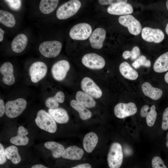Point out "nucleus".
<instances>
[{"mask_svg": "<svg viewBox=\"0 0 168 168\" xmlns=\"http://www.w3.org/2000/svg\"><path fill=\"white\" fill-rule=\"evenodd\" d=\"M35 122L37 125L42 130L51 133L56 131L57 126L55 121L44 110L41 109L37 112Z\"/></svg>", "mask_w": 168, "mask_h": 168, "instance_id": "f257e3e1", "label": "nucleus"}, {"mask_svg": "<svg viewBox=\"0 0 168 168\" xmlns=\"http://www.w3.org/2000/svg\"><path fill=\"white\" fill-rule=\"evenodd\" d=\"M123 159V154L121 145L118 142H113L111 145L108 154L107 160L110 168H119Z\"/></svg>", "mask_w": 168, "mask_h": 168, "instance_id": "f03ea898", "label": "nucleus"}, {"mask_svg": "<svg viewBox=\"0 0 168 168\" xmlns=\"http://www.w3.org/2000/svg\"><path fill=\"white\" fill-rule=\"evenodd\" d=\"M81 6V3L79 0L69 1L58 8L56 11V16L60 20L70 18L77 13Z\"/></svg>", "mask_w": 168, "mask_h": 168, "instance_id": "7ed1b4c3", "label": "nucleus"}, {"mask_svg": "<svg viewBox=\"0 0 168 168\" xmlns=\"http://www.w3.org/2000/svg\"><path fill=\"white\" fill-rule=\"evenodd\" d=\"M26 105V101L23 98L8 101L5 104L6 115L10 118H16L22 113Z\"/></svg>", "mask_w": 168, "mask_h": 168, "instance_id": "20e7f679", "label": "nucleus"}, {"mask_svg": "<svg viewBox=\"0 0 168 168\" xmlns=\"http://www.w3.org/2000/svg\"><path fill=\"white\" fill-rule=\"evenodd\" d=\"M62 47V44L56 40L46 41L39 45L40 52L44 57L47 58H54L60 53Z\"/></svg>", "mask_w": 168, "mask_h": 168, "instance_id": "39448f33", "label": "nucleus"}, {"mask_svg": "<svg viewBox=\"0 0 168 168\" xmlns=\"http://www.w3.org/2000/svg\"><path fill=\"white\" fill-rule=\"evenodd\" d=\"M91 26L88 23H82L73 26L69 32V35L72 39L84 40L90 36L92 32Z\"/></svg>", "mask_w": 168, "mask_h": 168, "instance_id": "423d86ee", "label": "nucleus"}, {"mask_svg": "<svg viewBox=\"0 0 168 168\" xmlns=\"http://www.w3.org/2000/svg\"><path fill=\"white\" fill-rule=\"evenodd\" d=\"M118 21L122 26L127 27L131 34L137 35L139 34L142 26L140 22L131 15L122 16L119 17Z\"/></svg>", "mask_w": 168, "mask_h": 168, "instance_id": "0eeeda50", "label": "nucleus"}, {"mask_svg": "<svg viewBox=\"0 0 168 168\" xmlns=\"http://www.w3.org/2000/svg\"><path fill=\"white\" fill-rule=\"evenodd\" d=\"M47 67L45 63L41 61L33 63L29 69V74L31 81L36 83L43 79L46 75Z\"/></svg>", "mask_w": 168, "mask_h": 168, "instance_id": "6e6552de", "label": "nucleus"}, {"mask_svg": "<svg viewBox=\"0 0 168 168\" xmlns=\"http://www.w3.org/2000/svg\"><path fill=\"white\" fill-rule=\"evenodd\" d=\"M82 62L86 67L93 69H99L103 68L105 65L104 58L98 54L88 53L83 57Z\"/></svg>", "mask_w": 168, "mask_h": 168, "instance_id": "1a4fd4ad", "label": "nucleus"}, {"mask_svg": "<svg viewBox=\"0 0 168 168\" xmlns=\"http://www.w3.org/2000/svg\"><path fill=\"white\" fill-rule=\"evenodd\" d=\"M137 109L135 104L133 102L118 104L114 108V112L118 118L123 119L136 113Z\"/></svg>", "mask_w": 168, "mask_h": 168, "instance_id": "9d476101", "label": "nucleus"}, {"mask_svg": "<svg viewBox=\"0 0 168 168\" xmlns=\"http://www.w3.org/2000/svg\"><path fill=\"white\" fill-rule=\"evenodd\" d=\"M81 88L85 93L96 98L100 97L102 92L100 88L91 78L86 77L81 82Z\"/></svg>", "mask_w": 168, "mask_h": 168, "instance_id": "9b49d317", "label": "nucleus"}, {"mask_svg": "<svg viewBox=\"0 0 168 168\" xmlns=\"http://www.w3.org/2000/svg\"><path fill=\"white\" fill-rule=\"evenodd\" d=\"M70 68L69 62L64 60L55 63L52 66L51 72L53 78L58 81H62L65 78Z\"/></svg>", "mask_w": 168, "mask_h": 168, "instance_id": "f8f14e48", "label": "nucleus"}, {"mask_svg": "<svg viewBox=\"0 0 168 168\" xmlns=\"http://www.w3.org/2000/svg\"><path fill=\"white\" fill-rule=\"evenodd\" d=\"M141 35L144 40L157 43L161 42L165 37L163 32L160 29L147 27L142 29Z\"/></svg>", "mask_w": 168, "mask_h": 168, "instance_id": "ddd939ff", "label": "nucleus"}, {"mask_svg": "<svg viewBox=\"0 0 168 168\" xmlns=\"http://www.w3.org/2000/svg\"><path fill=\"white\" fill-rule=\"evenodd\" d=\"M0 72L3 76L2 80L4 84L11 86L15 83V79L12 63L8 62L4 63L0 67Z\"/></svg>", "mask_w": 168, "mask_h": 168, "instance_id": "4468645a", "label": "nucleus"}, {"mask_svg": "<svg viewBox=\"0 0 168 168\" xmlns=\"http://www.w3.org/2000/svg\"><path fill=\"white\" fill-rule=\"evenodd\" d=\"M106 36V31L104 29L98 28L95 29L89 37L91 47L93 49H100L103 46Z\"/></svg>", "mask_w": 168, "mask_h": 168, "instance_id": "2eb2a0df", "label": "nucleus"}, {"mask_svg": "<svg viewBox=\"0 0 168 168\" xmlns=\"http://www.w3.org/2000/svg\"><path fill=\"white\" fill-rule=\"evenodd\" d=\"M107 11L110 14L126 15L132 13L133 9L130 4L126 3L110 5Z\"/></svg>", "mask_w": 168, "mask_h": 168, "instance_id": "dca6fc26", "label": "nucleus"}, {"mask_svg": "<svg viewBox=\"0 0 168 168\" xmlns=\"http://www.w3.org/2000/svg\"><path fill=\"white\" fill-rule=\"evenodd\" d=\"M156 107L152 105L150 108L147 105L143 106L140 110V115L142 117H146L147 125L152 127L154 125L157 117V114L155 110Z\"/></svg>", "mask_w": 168, "mask_h": 168, "instance_id": "f3484780", "label": "nucleus"}, {"mask_svg": "<svg viewBox=\"0 0 168 168\" xmlns=\"http://www.w3.org/2000/svg\"><path fill=\"white\" fill-rule=\"evenodd\" d=\"M84 154L83 150L75 146H70L65 149L62 156L64 159L76 160L82 159Z\"/></svg>", "mask_w": 168, "mask_h": 168, "instance_id": "a211bd4d", "label": "nucleus"}, {"mask_svg": "<svg viewBox=\"0 0 168 168\" xmlns=\"http://www.w3.org/2000/svg\"><path fill=\"white\" fill-rule=\"evenodd\" d=\"M142 90L146 96L154 100L159 99L162 95L163 92L161 89L153 87L147 82H145L142 84Z\"/></svg>", "mask_w": 168, "mask_h": 168, "instance_id": "6ab92c4d", "label": "nucleus"}, {"mask_svg": "<svg viewBox=\"0 0 168 168\" xmlns=\"http://www.w3.org/2000/svg\"><path fill=\"white\" fill-rule=\"evenodd\" d=\"M48 111L55 122L58 123H66L69 120L68 114L67 111L63 108L58 107L54 109H49Z\"/></svg>", "mask_w": 168, "mask_h": 168, "instance_id": "aec40b11", "label": "nucleus"}, {"mask_svg": "<svg viewBox=\"0 0 168 168\" xmlns=\"http://www.w3.org/2000/svg\"><path fill=\"white\" fill-rule=\"evenodd\" d=\"M28 42V38L25 34H20L13 39L11 43L13 51L17 53L22 52L26 48Z\"/></svg>", "mask_w": 168, "mask_h": 168, "instance_id": "412c9836", "label": "nucleus"}, {"mask_svg": "<svg viewBox=\"0 0 168 168\" xmlns=\"http://www.w3.org/2000/svg\"><path fill=\"white\" fill-rule=\"evenodd\" d=\"M98 141V138L95 133L91 132L86 134L83 140V146L85 151L91 153L95 148Z\"/></svg>", "mask_w": 168, "mask_h": 168, "instance_id": "4be33fe9", "label": "nucleus"}, {"mask_svg": "<svg viewBox=\"0 0 168 168\" xmlns=\"http://www.w3.org/2000/svg\"><path fill=\"white\" fill-rule=\"evenodd\" d=\"M28 134L27 130L22 126H20L17 132V135L12 138L10 142L16 145L24 146L27 144L28 138L26 136Z\"/></svg>", "mask_w": 168, "mask_h": 168, "instance_id": "5701e85b", "label": "nucleus"}, {"mask_svg": "<svg viewBox=\"0 0 168 168\" xmlns=\"http://www.w3.org/2000/svg\"><path fill=\"white\" fill-rule=\"evenodd\" d=\"M70 104L73 109L78 112L79 117L82 119L86 120L91 117L92 115L91 112L77 100H72Z\"/></svg>", "mask_w": 168, "mask_h": 168, "instance_id": "b1692460", "label": "nucleus"}, {"mask_svg": "<svg viewBox=\"0 0 168 168\" xmlns=\"http://www.w3.org/2000/svg\"><path fill=\"white\" fill-rule=\"evenodd\" d=\"M119 71L125 78L131 80H135L138 77L137 72L127 62L121 63L119 66Z\"/></svg>", "mask_w": 168, "mask_h": 168, "instance_id": "393cba45", "label": "nucleus"}, {"mask_svg": "<svg viewBox=\"0 0 168 168\" xmlns=\"http://www.w3.org/2000/svg\"><path fill=\"white\" fill-rule=\"evenodd\" d=\"M153 68L155 72L158 73L168 70V52L162 54L156 59Z\"/></svg>", "mask_w": 168, "mask_h": 168, "instance_id": "a878e982", "label": "nucleus"}, {"mask_svg": "<svg viewBox=\"0 0 168 168\" xmlns=\"http://www.w3.org/2000/svg\"><path fill=\"white\" fill-rule=\"evenodd\" d=\"M76 99L78 102L88 108L94 107L96 104L92 97L84 92L77 91L76 94Z\"/></svg>", "mask_w": 168, "mask_h": 168, "instance_id": "bb28decb", "label": "nucleus"}, {"mask_svg": "<svg viewBox=\"0 0 168 168\" xmlns=\"http://www.w3.org/2000/svg\"><path fill=\"white\" fill-rule=\"evenodd\" d=\"M44 146L51 151L53 157L55 158L62 156L65 150L63 145L54 141L46 142L44 144Z\"/></svg>", "mask_w": 168, "mask_h": 168, "instance_id": "cd10ccee", "label": "nucleus"}, {"mask_svg": "<svg viewBox=\"0 0 168 168\" xmlns=\"http://www.w3.org/2000/svg\"><path fill=\"white\" fill-rule=\"evenodd\" d=\"M58 2V0H41L39 4V9L44 14H49L56 9Z\"/></svg>", "mask_w": 168, "mask_h": 168, "instance_id": "c85d7f7f", "label": "nucleus"}, {"mask_svg": "<svg viewBox=\"0 0 168 168\" xmlns=\"http://www.w3.org/2000/svg\"><path fill=\"white\" fill-rule=\"evenodd\" d=\"M7 158L10 160L14 164L18 163L21 161V157L17 147L12 145L7 147L5 150Z\"/></svg>", "mask_w": 168, "mask_h": 168, "instance_id": "c756f323", "label": "nucleus"}, {"mask_svg": "<svg viewBox=\"0 0 168 168\" xmlns=\"http://www.w3.org/2000/svg\"><path fill=\"white\" fill-rule=\"evenodd\" d=\"M0 22L7 27H12L15 24L16 20L11 13L7 11L0 10Z\"/></svg>", "mask_w": 168, "mask_h": 168, "instance_id": "7c9ffc66", "label": "nucleus"}, {"mask_svg": "<svg viewBox=\"0 0 168 168\" xmlns=\"http://www.w3.org/2000/svg\"><path fill=\"white\" fill-rule=\"evenodd\" d=\"M151 65L150 61L147 59L146 57L143 55L139 56L132 64V65L135 68H138L141 66L149 67Z\"/></svg>", "mask_w": 168, "mask_h": 168, "instance_id": "2f4dec72", "label": "nucleus"}, {"mask_svg": "<svg viewBox=\"0 0 168 168\" xmlns=\"http://www.w3.org/2000/svg\"><path fill=\"white\" fill-rule=\"evenodd\" d=\"M46 106L50 109H54L58 107L59 104L57 99L54 96L48 98L45 100Z\"/></svg>", "mask_w": 168, "mask_h": 168, "instance_id": "473e14b6", "label": "nucleus"}, {"mask_svg": "<svg viewBox=\"0 0 168 168\" xmlns=\"http://www.w3.org/2000/svg\"><path fill=\"white\" fill-rule=\"evenodd\" d=\"M152 165V168H167L161 159L158 156L153 158Z\"/></svg>", "mask_w": 168, "mask_h": 168, "instance_id": "72a5a7b5", "label": "nucleus"}, {"mask_svg": "<svg viewBox=\"0 0 168 168\" xmlns=\"http://www.w3.org/2000/svg\"><path fill=\"white\" fill-rule=\"evenodd\" d=\"M8 5L9 7L14 10H18L21 6V1L20 0H4Z\"/></svg>", "mask_w": 168, "mask_h": 168, "instance_id": "f704fd0d", "label": "nucleus"}, {"mask_svg": "<svg viewBox=\"0 0 168 168\" xmlns=\"http://www.w3.org/2000/svg\"><path fill=\"white\" fill-rule=\"evenodd\" d=\"M127 1V0H99L98 1L99 4L103 5L126 3Z\"/></svg>", "mask_w": 168, "mask_h": 168, "instance_id": "c9c22d12", "label": "nucleus"}, {"mask_svg": "<svg viewBox=\"0 0 168 168\" xmlns=\"http://www.w3.org/2000/svg\"><path fill=\"white\" fill-rule=\"evenodd\" d=\"M161 128L164 130L168 129V107L165 109L163 114Z\"/></svg>", "mask_w": 168, "mask_h": 168, "instance_id": "e433bc0d", "label": "nucleus"}, {"mask_svg": "<svg viewBox=\"0 0 168 168\" xmlns=\"http://www.w3.org/2000/svg\"><path fill=\"white\" fill-rule=\"evenodd\" d=\"M140 51L139 48L137 46L134 47L130 51V58L132 60L136 59L139 56Z\"/></svg>", "mask_w": 168, "mask_h": 168, "instance_id": "4c0bfd02", "label": "nucleus"}, {"mask_svg": "<svg viewBox=\"0 0 168 168\" xmlns=\"http://www.w3.org/2000/svg\"><path fill=\"white\" fill-rule=\"evenodd\" d=\"M5 150L2 145L0 144V164H4L7 161Z\"/></svg>", "mask_w": 168, "mask_h": 168, "instance_id": "58836bf2", "label": "nucleus"}, {"mask_svg": "<svg viewBox=\"0 0 168 168\" xmlns=\"http://www.w3.org/2000/svg\"><path fill=\"white\" fill-rule=\"evenodd\" d=\"M54 96L59 103H63L64 101L65 95L64 93L62 91H58Z\"/></svg>", "mask_w": 168, "mask_h": 168, "instance_id": "ea45409f", "label": "nucleus"}, {"mask_svg": "<svg viewBox=\"0 0 168 168\" xmlns=\"http://www.w3.org/2000/svg\"><path fill=\"white\" fill-rule=\"evenodd\" d=\"M5 113V104L3 100L0 99V116L2 117Z\"/></svg>", "mask_w": 168, "mask_h": 168, "instance_id": "a19ab883", "label": "nucleus"}, {"mask_svg": "<svg viewBox=\"0 0 168 168\" xmlns=\"http://www.w3.org/2000/svg\"><path fill=\"white\" fill-rule=\"evenodd\" d=\"M71 168H92L91 165L88 163H83L78 165Z\"/></svg>", "mask_w": 168, "mask_h": 168, "instance_id": "79ce46f5", "label": "nucleus"}, {"mask_svg": "<svg viewBox=\"0 0 168 168\" xmlns=\"http://www.w3.org/2000/svg\"><path fill=\"white\" fill-rule=\"evenodd\" d=\"M122 57L125 59H127L130 57V51L126 50L123 52Z\"/></svg>", "mask_w": 168, "mask_h": 168, "instance_id": "37998d69", "label": "nucleus"}, {"mask_svg": "<svg viewBox=\"0 0 168 168\" xmlns=\"http://www.w3.org/2000/svg\"><path fill=\"white\" fill-rule=\"evenodd\" d=\"M31 168H49L41 164L35 165L32 166Z\"/></svg>", "mask_w": 168, "mask_h": 168, "instance_id": "c03bdc74", "label": "nucleus"}, {"mask_svg": "<svg viewBox=\"0 0 168 168\" xmlns=\"http://www.w3.org/2000/svg\"><path fill=\"white\" fill-rule=\"evenodd\" d=\"M4 33V31L1 28H0V42L2 41L3 40Z\"/></svg>", "mask_w": 168, "mask_h": 168, "instance_id": "a18cd8bd", "label": "nucleus"}, {"mask_svg": "<svg viewBox=\"0 0 168 168\" xmlns=\"http://www.w3.org/2000/svg\"><path fill=\"white\" fill-rule=\"evenodd\" d=\"M165 81L168 84V72L164 76Z\"/></svg>", "mask_w": 168, "mask_h": 168, "instance_id": "49530a36", "label": "nucleus"}, {"mask_svg": "<svg viewBox=\"0 0 168 168\" xmlns=\"http://www.w3.org/2000/svg\"><path fill=\"white\" fill-rule=\"evenodd\" d=\"M166 34L168 35V23L166 25Z\"/></svg>", "mask_w": 168, "mask_h": 168, "instance_id": "de8ad7c7", "label": "nucleus"}, {"mask_svg": "<svg viewBox=\"0 0 168 168\" xmlns=\"http://www.w3.org/2000/svg\"><path fill=\"white\" fill-rule=\"evenodd\" d=\"M166 7L167 10H168V0L166 1Z\"/></svg>", "mask_w": 168, "mask_h": 168, "instance_id": "09e8293b", "label": "nucleus"}, {"mask_svg": "<svg viewBox=\"0 0 168 168\" xmlns=\"http://www.w3.org/2000/svg\"><path fill=\"white\" fill-rule=\"evenodd\" d=\"M166 146L168 148V140H167V141L166 142Z\"/></svg>", "mask_w": 168, "mask_h": 168, "instance_id": "8fccbe9b", "label": "nucleus"}]
</instances>
